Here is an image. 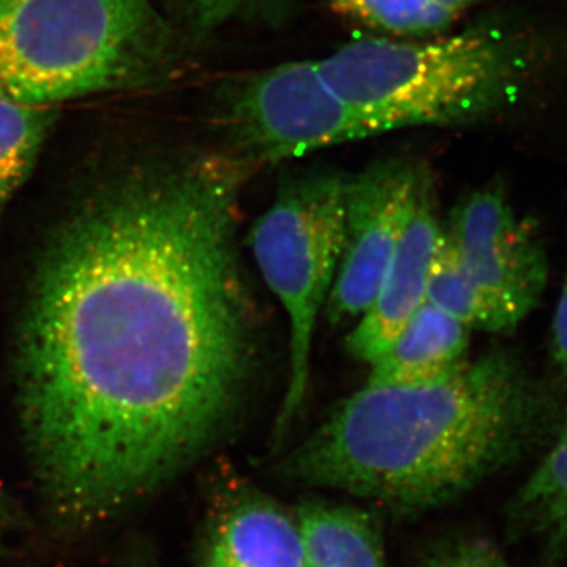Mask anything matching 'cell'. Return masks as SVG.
Wrapping results in <instances>:
<instances>
[{
    "label": "cell",
    "instance_id": "obj_4",
    "mask_svg": "<svg viewBox=\"0 0 567 567\" xmlns=\"http://www.w3.org/2000/svg\"><path fill=\"white\" fill-rule=\"evenodd\" d=\"M175 51L152 0H0V95L20 102L147 87L171 73Z\"/></svg>",
    "mask_w": 567,
    "mask_h": 567
},
{
    "label": "cell",
    "instance_id": "obj_2",
    "mask_svg": "<svg viewBox=\"0 0 567 567\" xmlns=\"http://www.w3.org/2000/svg\"><path fill=\"white\" fill-rule=\"evenodd\" d=\"M539 420L527 369L516 354L494 350L427 385H364L295 447L282 473L420 513L516 461Z\"/></svg>",
    "mask_w": 567,
    "mask_h": 567
},
{
    "label": "cell",
    "instance_id": "obj_11",
    "mask_svg": "<svg viewBox=\"0 0 567 567\" xmlns=\"http://www.w3.org/2000/svg\"><path fill=\"white\" fill-rule=\"evenodd\" d=\"M203 567H306L297 522L260 495H246L213 533Z\"/></svg>",
    "mask_w": 567,
    "mask_h": 567
},
{
    "label": "cell",
    "instance_id": "obj_14",
    "mask_svg": "<svg viewBox=\"0 0 567 567\" xmlns=\"http://www.w3.org/2000/svg\"><path fill=\"white\" fill-rule=\"evenodd\" d=\"M427 301L466 324L470 330L507 333L520 324L505 306L470 278L447 245L445 234L432 264Z\"/></svg>",
    "mask_w": 567,
    "mask_h": 567
},
{
    "label": "cell",
    "instance_id": "obj_5",
    "mask_svg": "<svg viewBox=\"0 0 567 567\" xmlns=\"http://www.w3.org/2000/svg\"><path fill=\"white\" fill-rule=\"evenodd\" d=\"M347 178L330 171L289 178L249 234L257 267L289 319V377L275 439L292 427L308 399L317 320L344 248Z\"/></svg>",
    "mask_w": 567,
    "mask_h": 567
},
{
    "label": "cell",
    "instance_id": "obj_1",
    "mask_svg": "<svg viewBox=\"0 0 567 567\" xmlns=\"http://www.w3.org/2000/svg\"><path fill=\"white\" fill-rule=\"evenodd\" d=\"M252 173L227 152L137 164L89 197L41 256L20 404L65 516L93 520L152 491L240 416L257 363L237 240Z\"/></svg>",
    "mask_w": 567,
    "mask_h": 567
},
{
    "label": "cell",
    "instance_id": "obj_10",
    "mask_svg": "<svg viewBox=\"0 0 567 567\" xmlns=\"http://www.w3.org/2000/svg\"><path fill=\"white\" fill-rule=\"evenodd\" d=\"M470 333L466 324L425 301L369 364L365 386H417L445 379L468 360Z\"/></svg>",
    "mask_w": 567,
    "mask_h": 567
},
{
    "label": "cell",
    "instance_id": "obj_12",
    "mask_svg": "<svg viewBox=\"0 0 567 567\" xmlns=\"http://www.w3.org/2000/svg\"><path fill=\"white\" fill-rule=\"evenodd\" d=\"M297 527L306 567H386L379 525L363 509L305 503Z\"/></svg>",
    "mask_w": 567,
    "mask_h": 567
},
{
    "label": "cell",
    "instance_id": "obj_19",
    "mask_svg": "<svg viewBox=\"0 0 567 567\" xmlns=\"http://www.w3.org/2000/svg\"><path fill=\"white\" fill-rule=\"evenodd\" d=\"M551 357L558 369L567 374V274L551 323Z\"/></svg>",
    "mask_w": 567,
    "mask_h": 567
},
{
    "label": "cell",
    "instance_id": "obj_16",
    "mask_svg": "<svg viewBox=\"0 0 567 567\" xmlns=\"http://www.w3.org/2000/svg\"><path fill=\"white\" fill-rule=\"evenodd\" d=\"M55 112L0 95V212L31 174Z\"/></svg>",
    "mask_w": 567,
    "mask_h": 567
},
{
    "label": "cell",
    "instance_id": "obj_6",
    "mask_svg": "<svg viewBox=\"0 0 567 567\" xmlns=\"http://www.w3.org/2000/svg\"><path fill=\"white\" fill-rule=\"evenodd\" d=\"M221 121L227 153L252 171L375 136L331 89L317 61L282 63L229 82Z\"/></svg>",
    "mask_w": 567,
    "mask_h": 567
},
{
    "label": "cell",
    "instance_id": "obj_13",
    "mask_svg": "<svg viewBox=\"0 0 567 567\" xmlns=\"http://www.w3.org/2000/svg\"><path fill=\"white\" fill-rule=\"evenodd\" d=\"M517 517L551 561L567 550V412L554 445L518 492Z\"/></svg>",
    "mask_w": 567,
    "mask_h": 567
},
{
    "label": "cell",
    "instance_id": "obj_17",
    "mask_svg": "<svg viewBox=\"0 0 567 567\" xmlns=\"http://www.w3.org/2000/svg\"><path fill=\"white\" fill-rule=\"evenodd\" d=\"M265 0H178V11L193 39H204L226 22L260 6Z\"/></svg>",
    "mask_w": 567,
    "mask_h": 567
},
{
    "label": "cell",
    "instance_id": "obj_15",
    "mask_svg": "<svg viewBox=\"0 0 567 567\" xmlns=\"http://www.w3.org/2000/svg\"><path fill=\"white\" fill-rule=\"evenodd\" d=\"M339 17L394 37H427L461 20L476 0H328Z\"/></svg>",
    "mask_w": 567,
    "mask_h": 567
},
{
    "label": "cell",
    "instance_id": "obj_8",
    "mask_svg": "<svg viewBox=\"0 0 567 567\" xmlns=\"http://www.w3.org/2000/svg\"><path fill=\"white\" fill-rule=\"evenodd\" d=\"M443 234L470 278L522 323L546 292L548 260L536 230L514 212L505 186L494 182L470 193Z\"/></svg>",
    "mask_w": 567,
    "mask_h": 567
},
{
    "label": "cell",
    "instance_id": "obj_9",
    "mask_svg": "<svg viewBox=\"0 0 567 567\" xmlns=\"http://www.w3.org/2000/svg\"><path fill=\"white\" fill-rule=\"evenodd\" d=\"M443 226L435 210L434 181L421 186L412 215L374 301L347 336V352L371 364L427 301L429 278L442 244Z\"/></svg>",
    "mask_w": 567,
    "mask_h": 567
},
{
    "label": "cell",
    "instance_id": "obj_7",
    "mask_svg": "<svg viewBox=\"0 0 567 567\" xmlns=\"http://www.w3.org/2000/svg\"><path fill=\"white\" fill-rule=\"evenodd\" d=\"M429 177L425 164L394 156L347 178L344 248L323 309L330 322L368 311Z\"/></svg>",
    "mask_w": 567,
    "mask_h": 567
},
{
    "label": "cell",
    "instance_id": "obj_18",
    "mask_svg": "<svg viewBox=\"0 0 567 567\" xmlns=\"http://www.w3.org/2000/svg\"><path fill=\"white\" fill-rule=\"evenodd\" d=\"M425 567H511L495 547L484 540H466L429 558Z\"/></svg>",
    "mask_w": 567,
    "mask_h": 567
},
{
    "label": "cell",
    "instance_id": "obj_3",
    "mask_svg": "<svg viewBox=\"0 0 567 567\" xmlns=\"http://www.w3.org/2000/svg\"><path fill=\"white\" fill-rule=\"evenodd\" d=\"M374 134L486 121L554 81L547 25L477 24L431 40H353L317 61Z\"/></svg>",
    "mask_w": 567,
    "mask_h": 567
}]
</instances>
